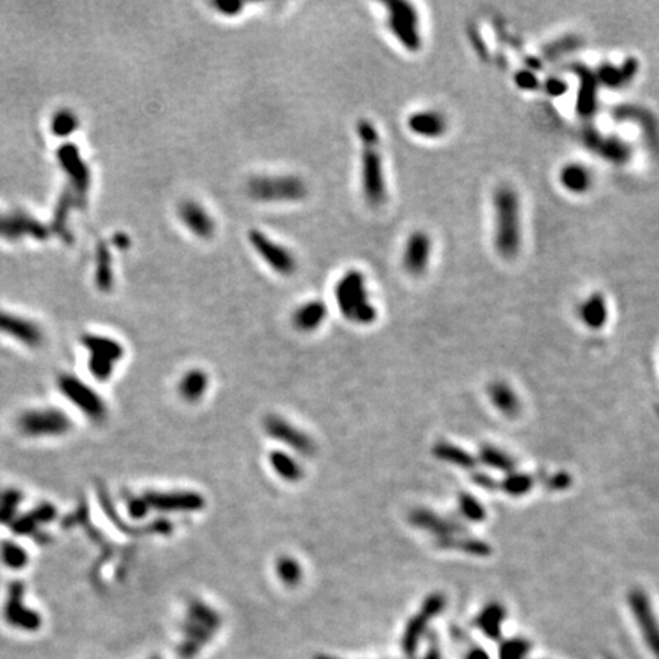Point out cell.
<instances>
[{"label":"cell","mask_w":659,"mask_h":659,"mask_svg":"<svg viewBox=\"0 0 659 659\" xmlns=\"http://www.w3.org/2000/svg\"><path fill=\"white\" fill-rule=\"evenodd\" d=\"M356 130L362 145L361 188L363 199L370 206L380 208L388 197L380 134L377 127L365 118L359 119Z\"/></svg>","instance_id":"cell-1"},{"label":"cell","mask_w":659,"mask_h":659,"mask_svg":"<svg viewBox=\"0 0 659 659\" xmlns=\"http://www.w3.org/2000/svg\"><path fill=\"white\" fill-rule=\"evenodd\" d=\"M494 247L500 257L514 258L521 249V205L510 186H499L493 197Z\"/></svg>","instance_id":"cell-2"},{"label":"cell","mask_w":659,"mask_h":659,"mask_svg":"<svg viewBox=\"0 0 659 659\" xmlns=\"http://www.w3.org/2000/svg\"><path fill=\"white\" fill-rule=\"evenodd\" d=\"M336 304L343 318L359 325H370L377 319V309L370 299L366 276L357 269L343 273L334 287Z\"/></svg>","instance_id":"cell-3"},{"label":"cell","mask_w":659,"mask_h":659,"mask_svg":"<svg viewBox=\"0 0 659 659\" xmlns=\"http://www.w3.org/2000/svg\"><path fill=\"white\" fill-rule=\"evenodd\" d=\"M222 626V617L211 606L201 600H191L182 624V641L179 651L183 658H192L214 638Z\"/></svg>","instance_id":"cell-4"},{"label":"cell","mask_w":659,"mask_h":659,"mask_svg":"<svg viewBox=\"0 0 659 659\" xmlns=\"http://www.w3.org/2000/svg\"><path fill=\"white\" fill-rule=\"evenodd\" d=\"M246 192L260 204H296L309 196V186L295 174H260L247 181Z\"/></svg>","instance_id":"cell-5"},{"label":"cell","mask_w":659,"mask_h":659,"mask_svg":"<svg viewBox=\"0 0 659 659\" xmlns=\"http://www.w3.org/2000/svg\"><path fill=\"white\" fill-rule=\"evenodd\" d=\"M60 395L77 409L82 417L93 423H101L107 418L109 408L102 395L95 391L84 380L72 374H62L57 379Z\"/></svg>","instance_id":"cell-6"},{"label":"cell","mask_w":659,"mask_h":659,"mask_svg":"<svg viewBox=\"0 0 659 659\" xmlns=\"http://www.w3.org/2000/svg\"><path fill=\"white\" fill-rule=\"evenodd\" d=\"M17 426L28 438H60L72 431V420L58 408H33L19 417Z\"/></svg>","instance_id":"cell-7"},{"label":"cell","mask_w":659,"mask_h":659,"mask_svg":"<svg viewBox=\"0 0 659 659\" xmlns=\"http://www.w3.org/2000/svg\"><path fill=\"white\" fill-rule=\"evenodd\" d=\"M386 10V25L394 39L409 52L420 51L422 26L420 16L414 5L404 0H391L383 3Z\"/></svg>","instance_id":"cell-8"},{"label":"cell","mask_w":659,"mask_h":659,"mask_svg":"<svg viewBox=\"0 0 659 659\" xmlns=\"http://www.w3.org/2000/svg\"><path fill=\"white\" fill-rule=\"evenodd\" d=\"M81 345L89 353L87 368L96 381H107L124 359L121 342L102 334L82 336Z\"/></svg>","instance_id":"cell-9"},{"label":"cell","mask_w":659,"mask_h":659,"mask_svg":"<svg viewBox=\"0 0 659 659\" xmlns=\"http://www.w3.org/2000/svg\"><path fill=\"white\" fill-rule=\"evenodd\" d=\"M247 240L264 263L281 276H291L298 269L296 257L286 246L275 242L273 238L266 235L263 231L251 229Z\"/></svg>","instance_id":"cell-10"},{"label":"cell","mask_w":659,"mask_h":659,"mask_svg":"<svg viewBox=\"0 0 659 659\" xmlns=\"http://www.w3.org/2000/svg\"><path fill=\"white\" fill-rule=\"evenodd\" d=\"M446 606V597L440 593H433L424 598L420 611L417 615L409 620V623L404 627V632L401 636V649L406 655H414L417 651L418 644L423 638V635L428 631L429 621L437 617L438 613L443 612Z\"/></svg>","instance_id":"cell-11"},{"label":"cell","mask_w":659,"mask_h":659,"mask_svg":"<svg viewBox=\"0 0 659 659\" xmlns=\"http://www.w3.org/2000/svg\"><path fill=\"white\" fill-rule=\"evenodd\" d=\"M629 608L633 618L636 620L642 638L646 641L647 647L659 659V621L655 615L653 608L649 600L647 594L641 589H633L627 597Z\"/></svg>","instance_id":"cell-12"},{"label":"cell","mask_w":659,"mask_h":659,"mask_svg":"<svg viewBox=\"0 0 659 659\" xmlns=\"http://www.w3.org/2000/svg\"><path fill=\"white\" fill-rule=\"evenodd\" d=\"M263 426L269 437H272L276 441H280V443L294 449L299 455L313 456L316 453V444H314V441L307 435V433L295 428L294 424L284 420V418L271 414L264 418Z\"/></svg>","instance_id":"cell-13"},{"label":"cell","mask_w":659,"mask_h":659,"mask_svg":"<svg viewBox=\"0 0 659 659\" xmlns=\"http://www.w3.org/2000/svg\"><path fill=\"white\" fill-rule=\"evenodd\" d=\"M0 333L28 348H39L44 341L43 330L37 322L3 310H0Z\"/></svg>","instance_id":"cell-14"},{"label":"cell","mask_w":659,"mask_h":659,"mask_svg":"<svg viewBox=\"0 0 659 659\" xmlns=\"http://www.w3.org/2000/svg\"><path fill=\"white\" fill-rule=\"evenodd\" d=\"M148 508L171 512H199L205 507V498L196 491H147L144 494Z\"/></svg>","instance_id":"cell-15"},{"label":"cell","mask_w":659,"mask_h":659,"mask_svg":"<svg viewBox=\"0 0 659 659\" xmlns=\"http://www.w3.org/2000/svg\"><path fill=\"white\" fill-rule=\"evenodd\" d=\"M432 257V238L424 231H414L404 244L401 264L404 272L410 276L426 273Z\"/></svg>","instance_id":"cell-16"},{"label":"cell","mask_w":659,"mask_h":659,"mask_svg":"<svg viewBox=\"0 0 659 659\" xmlns=\"http://www.w3.org/2000/svg\"><path fill=\"white\" fill-rule=\"evenodd\" d=\"M408 519L410 525L431 533L433 536V541L461 536L467 531L466 527H462L456 519L443 518V516L429 510V508H414V510H410Z\"/></svg>","instance_id":"cell-17"},{"label":"cell","mask_w":659,"mask_h":659,"mask_svg":"<svg viewBox=\"0 0 659 659\" xmlns=\"http://www.w3.org/2000/svg\"><path fill=\"white\" fill-rule=\"evenodd\" d=\"M179 220L188 229L194 237L200 240H209L215 234L217 224L214 217L206 211L204 205L196 200H185L177 209Z\"/></svg>","instance_id":"cell-18"},{"label":"cell","mask_w":659,"mask_h":659,"mask_svg":"<svg viewBox=\"0 0 659 659\" xmlns=\"http://www.w3.org/2000/svg\"><path fill=\"white\" fill-rule=\"evenodd\" d=\"M8 600L5 603V620L17 629H24V631H35L42 624L40 615L33 609H29L24 600V586L11 585Z\"/></svg>","instance_id":"cell-19"},{"label":"cell","mask_w":659,"mask_h":659,"mask_svg":"<svg viewBox=\"0 0 659 659\" xmlns=\"http://www.w3.org/2000/svg\"><path fill=\"white\" fill-rule=\"evenodd\" d=\"M406 125L410 133L418 138L424 139H438L444 136L449 129V121L443 111L435 109H424L410 114L408 116Z\"/></svg>","instance_id":"cell-20"},{"label":"cell","mask_w":659,"mask_h":659,"mask_svg":"<svg viewBox=\"0 0 659 659\" xmlns=\"http://www.w3.org/2000/svg\"><path fill=\"white\" fill-rule=\"evenodd\" d=\"M327 318V305L321 299H312L301 304L291 314V324L303 333H310L319 328Z\"/></svg>","instance_id":"cell-21"},{"label":"cell","mask_w":659,"mask_h":659,"mask_svg":"<svg viewBox=\"0 0 659 659\" xmlns=\"http://www.w3.org/2000/svg\"><path fill=\"white\" fill-rule=\"evenodd\" d=\"M58 161L60 165H63V168L66 170L67 176L72 179V182L80 191L87 190L89 186V170L84 161L81 159V156L77 150V145H71L67 144L63 148H60L58 152Z\"/></svg>","instance_id":"cell-22"},{"label":"cell","mask_w":659,"mask_h":659,"mask_svg":"<svg viewBox=\"0 0 659 659\" xmlns=\"http://www.w3.org/2000/svg\"><path fill=\"white\" fill-rule=\"evenodd\" d=\"M21 234H31L40 238L44 234L42 224L28 217L26 214L17 213L14 215H0V235L6 238H17Z\"/></svg>","instance_id":"cell-23"},{"label":"cell","mask_w":659,"mask_h":659,"mask_svg":"<svg viewBox=\"0 0 659 659\" xmlns=\"http://www.w3.org/2000/svg\"><path fill=\"white\" fill-rule=\"evenodd\" d=\"M505 620V608L503 604L491 602L478 613L475 618V626L481 631L487 638L498 640L503 632V623Z\"/></svg>","instance_id":"cell-24"},{"label":"cell","mask_w":659,"mask_h":659,"mask_svg":"<svg viewBox=\"0 0 659 659\" xmlns=\"http://www.w3.org/2000/svg\"><path fill=\"white\" fill-rule=\"evenodd\" d=\"M489 395L493 406L505 417H516L521 412V400L505 381H493L489 386Z\"/></svg>","instance_id":"cell-25"},{"label":"cell","mask_w":659,"mask_h":659,"mask_svg":"<svg viewBox=\"0 0 659 659\" xmlns=\"http://www.w3.org/2000/svg\"><path fill=\"white\" fill-rule=\"evenodd\" d=\"M435 545L441 550H456L475 557H487L491 554V546L489 543L481 541V539L469 536L462 537V534L440 539V541H435Z\"/></svg>","instance_id":"cell-26"},{"label":"cell","mask_w":659,"mask_h":659,"mask_svg":"<svg viewBox=\"0 0 659 659\" xmlns=\"http://www.w3.org/2000/svg\"><path fill=\"white\" fill-rule=\"evenodd\" d=\"M209 385V379L205 371L201 370H190L183 374L181 381L177 385V392L185 401L196 403L201 397L205 395L206 388Z\"/></svg>","instance_id":"cell-27"},{"label":"cell","mask_w":659,"mask_h":659,"mask_svg":"<svg viewBox=\"0 0 659 659\" xmlns=\"http://www.w3.org/2000/svg\"><path fill=\"white\" fill-rule=\"evenodd\" d=\"M560 183L569 192L581 194L593 186V174L580 163H569L560 171Z\"/></svg>","instance_id":"cell-28"},{"label":"cell","mask_w":659,"mask_h":659,"mask_svg":"<svg viewBox=\"0 0 659 659\" xmlns=\"http://www.w3.org/2000/svg\"><path fill=\"white\" fill-rule=\"evenodd\" d=\"M432 453L435 458L449 464H453V466H458L461 469L471 470L475 469L478 464V460L473 455L469 453L467 451H464V449L458 446L446 443V441H440V443L433 446Z\"/></svg>","instance_id":"cell-29"},{"label":"cell","mask_w":659,"mask_h":659,"mask_svg":"<svg viewBox=\"0 0 659 659\" xmlns=\"http://www.w3.org/2000/svg\"><path fill=\"white\" fill-rule=\"evenodd\" d=\"M580 319L589 328H602L608 321V305L602 295L589 296L580 307Z\"/></svg>","instance_id":"cell-30"},{"label":"cell","mask_w":659,"mask_h":659,"mask_svg":"<svg viewBox=\"0 0 659 659\" xmlns=\"http://www.w3.org/2000/svg\"><path fill=\"white\" fill-rule=\"evenodd\" d=\"M269 460H271L272 469L284 481L298 482L304 478L303 467L299 466V462L291 455L281 451H273L269 456Z\"/></svg>","instance_id":"cell-31"},{"label":"cell","mask_w":659,"mask_h":659,"mask_svg":"<svg viewBox=\"0 0 659 659\" xmlns=\"http://www.w3.org/2000/svg\"><path fill=\"white\" fill-rule=\"evenodd\" d=\"M478 461L482 462L487 467L504 471V473L507 475L512 473V471H514L516 469V461L512 458V456L493 446H482L481 449H479Z\"/></svg>","instance_id":"cell-32"},{"label":"cell","mask_w":659,"mask_h":659,"mask_svg":"<svg viewBox=\"0 0 659 659\" xmlns=\"http://www.w3.org/2000/svg\"><path fill=\"white\" fill-rule=\"evenodd\" d=\"M636 72V60H629L623 67L615 66H603L600 72H598V78L609 87H618L620 84H624L629 80H632L633 73Z\"/></svg>","instance_id":"cell-33"},{"label":"cell","mask_w":659,"mask_h":659,"mask_svg":"<svg viewBox=\"0 0 659 659\" xmlns=\"http://www.w3.org/2000/svg\"><path fill=\"white\" fill-rule=\"evenodd\" d=\"M534 485V478L528 473H521V471H512L508 473L503 481L499 482V490L510 494V496H523L531 491Z\"/></svg>","instance_id":"cell-34"},{"label":"cell","mask_w":659,"mask_h":659,"mask_svg":"<svg viewBox=\"0 0 659 659\" xmlns=\"http://www.w3.org/2000/svg\"><path fill=\"white\" fill-rule=\"evenodd\" d=\"M276 574H278L280 580L284 583L286 586L295 588L303 580V569L299 566L298 560L290 557V556H281L276 560Z\"/></svg>","instance_id":"cell-35"},{"label":"cell","mask_w":659,"mask_h":659,"mask_svg":"<svg viewBox=\"0 0 659 659\" xmlns=\"http://www.w3.org/2000/svg\"><path fill=\"white\" fill-rule=\"evenodd\" d=\"M78 125L80 121L78 116L75 115V111H72L71 109H60L54 115V118H52L51 129L55 136L66 138L77 130Z\"/></svg>","instance_id":"cell-36"},{"label":"cell","mask_w":659,"mask_h":659,"mask_svg":"<svg viewBox=\"0 0 659 659\" xmlns=\"http://www.w3.org/2000/svg\"><path fill=\"white\" fill-rule=\"evenodd\" d=\"M458 508L460 513L470 522H482L487 518L484 505L470 493H460Z\"/></svg>","instance_id":"cell-37"},{"label":"cell","mask_w":659,"mask_h":659,"mask_svg":"<svg viewBox=\"0 0 659 659\" xmlns=\"http://www.w3.org/2000/svg\"><path fill=\"white\" fill-rule=\"evenodd\" d=\"M0 559L3 563L11 569H20L26 566L28 563V554L26 551L19 546L17 543H5L0 550Z\"/></svg>","instance_id":"cell-38"},{"label":"cell","mask_w":659,"mask_h":659,"mask_svg":"<svg viewBox=\"0 0 659 659\" xmlns=\"http://www.w3.org/2000/svg\"><path fill=\"white\" fill-rule=\"evenodd\" d=\"M530 651V644L522 638L508 640L500 644L499 659H525Z\"/></svg>","instance_id":"cell-39"},{"label":"cell","mask_w":659,"mask_h":659,"mask_svg":"<svg viewBox=\"0 0 659 659\" xmlns=\"http://www.w3.org/2000/svg\"><path fill=\"white\" fill-rule=\"evenodd\" d=\"M96 282L101 289H107L111 286V267L110 257L107 251L101 247L98 251V267H96Z\"/></svg>","instance_id":"cell-40"},{"label":"cell","mask_w":659,"mask_h":659,"mask_svg":"<svg viewBox=\"0 0 659 659\" xmlns=\"http://www.w3.org/2000/svg\"><path fill=\"white\" fill-rule=\"evenodd\" d=\"M571 484H572V478L571 475L566 473V471H559V473H554L546 479V487L556 491L566 490L571 487Z\"/></svg>","instance_id":"cell-41"},{"label":"cell","mask_w":659,"mask_h":659,"mask_svg":"<svg viewBox=\"0 0 659 659\" xmlns=\"http://www.w3.org/2000/svg\"><path fill=\"white\" fill-rule=\"evenodd\" d=\"M471 479H473V482L476 485H479L481 489H484L487 491L499 490V482L496 481V479H493L491 476H489L487 473H482V471H476V473L471 475Z\"/></svg>","instance_id":"cell-42"},{"label":"cell","mask_w":659,"mask_h":659,"mask_svg":"<svg viewBox=\"0 0 659 659\" xmlns=\"http://www.w3.org/2000/svg\"><path fill=\"white\" fill-rule=\"evenodd\" d=\"M214 8L219 11L220 14H224V16H237L242 11L246 3L243 2H215L213 3Z\"/></svg>","instance_id":"cell-43"},{"label":"cell","mask_w":659,"mask_h":659,"mask_svg":"<svg viewBox=\"0 0 659 659\" xmlns=\"http://www.w3.org/2000/svg\"><path fill=\"white\" fill-rule=\"evenodd\" d=\"M516 82H518L519 87L525 89V91H533V89L539 87V80L534 77V73L528 71L518 72V75H516Z\"/></svg>","instance_id":"cell-44"},{"label":"cell","mask_w":659,"mask_h":659,"mask_svg":"<svg viewBox=\"0 0 659 659\" xmlns=\"http://www.w3.org/2000/svg\"><path fill=\"white\" fill-rule=\"evenodd\" d=\"M545 89H546V92H548L550 95H552V96H560V95H563V93L568 91V84H566L565 81H561V80H559V78H550L548 81H546Z\"/></svg>","instance_id":"cell-45"},{"label":"cell","mask_w":659,"mask_h":659,"mask_svg":"<svg viewBox=\"0 0 659 659\" xmlns=\"http://www.w3.org/2000/svg\"><path fill=\"white\" fill-rule=\"evenodd\" d=\"M466 659H490V656L487 655V651L482 650V649H471L469 651V655Z\"/></svg>","instance_id":"cell-46"},{"label":"cell","mask_w":659,"mask_h":659,"mask_svg":"<svg viewBox=\"0 0 659 659\" xmlns=\"http://www.w3.org/2000/svg\"><path fill=\"white\" fill-rule=\"evenodd\" d=\"M316 659H338V658H333V656H318Z\"/></svg>","instance_id":"cell-47"}]
</instances>
